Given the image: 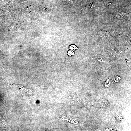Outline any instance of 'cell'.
<instances>
[{
    "instance_id": "1",
    "label": "cell",
    "mask_w": 131,
    "mask_h": 131,
    "mask_svg": "<svg viewBox=\"0 0 131 131\" xmlns=\"http://www.w3.org/2000/svg\"><path fill=\"white\" fill-rule=\"evenodd\" d=\"M77 48L74 45H72L70 47V49L72 50H74L75 49H77Z\"/></svg>"
},
{
    "instance_id": "2",
    "label": "cell",
    "mask_w": 131,
    "mask_h": 131,
    "mask_svg": "<svg viewBox=\"0 0 131 131\" xmlns=\"http://www.w3.org/2000/svg\"><path fill=\"white\" fill-rule=\"evenodd\" d=\"M96 58L98 60L102 62L103 61V59L102 57L98 56L96 57Z\"/></svg>"
},
{
    "instance_id": "3",
    "label": "cell",
    "mask_w": 131,
    "mask_h": 131,
    "mask_svg": "<svg viewBox=\"0 0 131 131\" xmlns=\"http://www.w3.org/2000/svg\"><path fill=\"white\" fill-rule=\"evenodd\" d=\"M74 53L73 52L71 51H69L68 53V55L70 56H72L74 55Z\"/></svg>"
},
{
    "instance_id": "4",
    "label": "cell",
    "mask_w": 131,
    "mask_h": 131,
    "mask_svg": "<svg viewBox=\"0 0 131 131\" xmlns=\"http://www.w3.org/2000/svg\"><path fill=\"white\" fill-rule=\"evenodd\" d=\"M2 20V18L1 17H0V23L1 21Z\"/></svg>"
}]
</instances>
